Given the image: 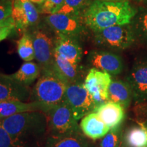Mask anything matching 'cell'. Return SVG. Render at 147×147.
I'll return each instance as SVG.
<instances>
[{
    "instance_id": "e0dca14e",
    "label": "cell",
    "mask_w": 147,
    "mask_h": 147,
    "mask_svg": "<svg viewBox=\"0 0 147 147\" xmlns=\"http://www.w3.org/2000/svg\"><path fill=\"white\" fill-rule=\"evenodd\" d=\"M53 70L60 79L68 84L78 82V65H74L55 52Z\"/></svg>"
},
{
    "instance_id": "603a6c76",
    "label": "cell",
    "mask_w": 147,
    "mask_h": 147,
    "mask_svg": "<svg viewBox=\"0 0 147 147\" xmlns=\"http://www.w3.org/2000/svg\"><path fill=\"white\" fill-rule=\"evenodd\" d=\"M17 52L18 56L25 62L32 61L35 57V51L30 33L25 31L17 42Z\"/></svg>"
},
{
    "instance_id": "cb8c5ba5",
    "label": "cell",
    "mask_w": 147,
    "mask_h": 147,
    "mask_svg": "<svg viewBox=\"0 0 147 147\" xmlns=\"http://www.w3.org/2000/svg\"><path fill=\"white\" fill-rule=\"evenodd\" d=\"M131 25L136 38L147 45V10L138 11Z\"/></svg>"
},
{
    "instance_id": "9a60e30c",
    "label": "cell",
    "mask_w": 147,
    "mask_h": 147,
    "mask_svg": "<svg viewBox=\"0 0 147 147\" xmlns=\"http://www.w3.org/2000/svg\"><path fill=\"white\" fill-rule=\"evenodd\" d=\"M93 112L97 114L110 129L119 127L125 118L124 108L109 100L97 106Z\"/></svg>"
},
{
    "instance_id": "83f0119b",
    "label": "cell",
    "mask_w": 147,
    "mask_h": 147,
    "mask_svg": "<svg viewBox=\"0 0 147 147\" xmlns=\"http://www.w3.org/2000/svg\"><path fill=\"white\" fill-rule=\"evenodd\" d=\"M65 0H45L39 5L40 13L44 14H52L58 12L63 5Z\"/></svg>"
},
{
    "instance_id": "d590c367",
    "label": "cell",
    "mask_w": 147,
    "mask_h": 147,
    "mask_svg": "<svg viewBox=\"0 0 147 147\" xmlns=\"http://www.w3.org/2000/svg\"><path fill=\"white\" fill-rule=\"evenodd\" d=\"M139 1H142V0H139Z\"/></svg>"
},
{
    "instance_id": "ac0fdd59",
    "label": "cell",
    "mask_w": 147,
    "mask_h": 147,
    "mask_svg": "<svg viewBox=\"0 0 147 147\" xmlns=\"http://www.w3.org/2000/svg\"><path fill=\"white\" fill-rule=\"evenodd\" d=\"M134 93L128 82L121 80H112L108 89V100L127 108L134 98Z\"/></svg>"
},
{
    "instance_id": "e575fe53",
    "label": "cell",
    "mask_w": 147,
    "mask_h": 147,
    "mask_svg": "<svg viewBox=\"0 0 147 147\" xmlns=\"http://www.w3.org/2000/svg\"><path fill=\"white\" fill-rule=\"evenodd\" d=\"M146 125V128H147V125Z\"/></svg>"
},
{
    "instance_id": "8992f818",
    "label": "cell",
    "mask_w": 147,
    "mask_h": 147,
    "mask_svg": "<svg viewBox=\"0 0 147 147\" xmlns=\"http://www.w3.org/2000/svg\"><path fill=\"white\" fill-rule=\"evenodd\" d=\"M93 32L97 45L116 51L125 50L131 47L136 40L131 24L116 25Z\"/></svg>"
},
{
    "instance_id": "4316f807",
    "label": "cell",
    "mask_w": 147,
    "mask_h": 147,
    "mask_svg": "<svg viewBox=\"0 0 147 147\" xmlns=\"http://www.w3.org/2000/svg\"><path fill=\"white\" fill-rule=\"evenodd\" d=\"M121 138L120 127L111 129L101 141L100 147H119Z\"/></svg>"
},
{
    "instance_id": "5bb4252c",
    "label": "cell",
    "mask_w": 147,
    "mask_h": 147,
    "mask_svg": "<svg viewBox=\"0 0 147 147\" xmlns=\"http://www.w3.org/2000/svg\"><path fill=\"white\" fill-rule=\"evenodd\" d=\"M134 98L139 102L147 100V61H142L134 65L129 76Z\"/></svg>"
},
{
    "instance_id": "2e32d148",
    "label": "cell",
    "mask_w": 147,
    "mask_h": 147,
    "mask_svg": "<svg viewBox=\"0 0 147 147\" xmlns=\"http://www.w3.org/2000/svg\"><path fill=\"white\" fill-rule=\"evenodd\" d=\"M80 127L86 137L93 140L102 138L110 130L95 112L84 116L80 121Z\"/></svg>"
},
{
    "instance_id": "7a4b0ae2",
    "label": "cell",
    "mask_w": 147,
    "mask_h": 147,
    "mask_svg": "<svg viewBox=\"0 0 147 147\" xmlns=\"http://www.w3.org/2000/svg\"><path fill=\"white\" fill-rule=\"evenodd\" d=\"M13 138L27 144L44 146L47 137V116L42 111H29L0 119Z\"/></svg>"
},
{
    "instance_id": "8fae6325",
    "label": "cell",
    "mask_w": 147,
    "mask_h": 147,
    "mask_svg": "<svg viewBox=\"0 0 147 147\" xmlns=\"http://www.w3.org/2000/svg\"><path fill=\"white\" fill-rule=\"evenodd\" d=\"M89 61L93 67L105 71L110 75H117L122 72L123 62L118 55L106 51H94L90 53Z\"/></svg>"
},
{
    "instance_id": "ba28073f",
    "label": "cell",
    "mask_w": 147,
    "mask_h": 147,
    "mask_svg": "<svg viewBox=\"0 0 147 147\" xmlns=\"http://www.w3.org/2000/svg\"><path fill=\"white\" fill-rule=\"evenodd\" d=\"M65 101L70 106L76 121L94 111L97 106L96 103L85 89L83 83L80 82L67 86Z\"/></svg>"
},
{
    "instance_id": "f546056e",
    "label": "cell",
    "mask_w": 147,
    "mask_h": 147,
    "mask_svg": "<svg viewBox=\"0 0 147 147\" xmlns=\"http://www.w3.org/2000/svg\"><path fill=\"white\" fill-rule=\"evenodd\" d=\"M15 29V25H5L0 26V42L6 39Z\"/></svg>"
},
{
    "instance_id": "1f68e13d",
    "label": "cell",
    "mask_w": 147,
    "mask_h": 147,
    "mask_svg": "<svg viewBox=\"0 0 147 147\" xmlns=\"http://www.w3.org/2000/svg\"><path fill=\"white\" fill-rule=\"evenodd\" d=\"M31 1H32V3H37V4L38 5H41L42 3L45 1V0H30Z\"/></svg>"
},
{
    "instance_id": "6da1fadb",
    "label": "cell",
    "mask_w": 147,
    "mask_h": 147,
    "mask_svg": "<svg viewBox=\"0 0 147 147\" xmlns=\"http://www.w3.org/2000/svg\"><path fill=\"white\" fill-rule=\"evenodd\" d=\"M135 7L124 1L95 0L84 10V23L93 32L116 25L131 24L138 13Z\"/></svg>"
},
{
    "instance_id": "8d00e7d4",
    "label": "cell",
    "mask_w": 147,
    "mask_h": 147,
    "mask_svg": "<svg viewBox=\"0 0 147 147\" xmlns=\"http://www.w3.org/2000/svg\"><path fill=\"white\" fill-rule=\"evenodd\" d=\"M92 147H95V146H92Z\"/></svg>"
},
{
    "instance_id": "d6a6232c",
    "label": "cell",
    "mask_w": 147,
    "mask_h": 147,
    "mask_svg": "<svg viewBox=\"0 0 147 147\" xmlns=\"http://www.w3.org/2000/svg\"><path fill=\"white\" fill-rule=\"evenodd\" d=\"M119 147H128V146L126 145L125 143V142L123 141V138H122V139H121V142H120V144H119Z\"/></svg>"
},
{
    "instance_id": "7402d4cb",
    "label": "cell",
    "mask_w": 147,
    "mask_h": 147,
    "mask_svg": "<svg viewBox=\"0 0 147 147\" xmlns=\"http://www.w3.org/2000/svg\"><path fill=\"white\" fill-rule=\"evenodd\" d=\"M123 140L128 147H147V128L144 124L140 123L125 132Z\"/></svg>"
},
{
    "instance_id": "4dcf8cb0",
    "label": "cell",
    "mask_w": 147,
    "mask_h": 147,
    "mask_svg": "<svg viewBox=\"0 0 147 147\" xmlns=\"http://www.w3.org/2000/svg\"><path fill=\"white\" fill-rule=\"evenodd\" d=\"M14 25V19L12 17V16H10V17L8 18H6V19L0 21V26H5V25Z\"/></svg>"
},
{
    "instance_id": "52a82bcc",
    "label": "cell",
    "mask_w": 147,
    "mask_h": 147,
    "mask_svg": "<svg viewBox=\"0 0 147 147\" xmlns=\"http://www.w3.org/2000/svg\"><path fill=\"white\" fill-rule=\"evenodd\" d=\"M45 23L55 32L79 40L86 31L83 15L55 13L45 17Z\"/></svg>"
},
{
    "instance_id": "f1b7e54d",
    "label": "cell",
    "mask_w": 147,
    "mask_h": 147,
    "mask_svg": "<svg viewBox=\"0 0 147 147\" xmlns=\"http://www.w3.org/2000/svg\"><path fill=\"white\" fill-rule=\"evenodd\" d=\"M12 0H0V21L12 16Z\"/></svg>"
},
{
    "instance_id": "30bf717a",
    "label": "cell",
    "mask_w": 147,
    "mask_h": 147,
    "mask_svg": "<svg viewBox=\"0 0 147 147\" xmlns=\"http://www.w3.org/2000/svg\"><path fill=\"white\" fill-rule=\"evenodd\" d=\"M111 82L110 74L92 67L84 79L83 84L98 106L108 101V89Z\"/></svg>"
},
{
    "instance_id": "3957f363",
    "label": "cell",
    "mask_w": 147,
    "mask_h": 147,
    "mask_svg": "<svg viewBox=\"0 0 147 147\" xmlns=\"http://www.w3.org/2000/svg\"><path fill=\"white\" fill-rule=\"evenodd\" d=\"M67 86L53 69L42 71L29 100L38 104L40 111L47 114L64 102Z\"/></svg>"
},
{
    "instance_id": "5b68a950",
    "label": "cell",
    "mask_w": 147,
    "mask_h": 147,
    "mask_svg": "<svg viewBox=\"0 0 147 147\" xmlns=\"http://www.w3.org/2000/svg\"><path fill=\"white\" fill-rule=\"evenodd\" d=\"M48 119L47 137H60L82 131L70 106L63 102L46 114Z\"/></svg>"
},
{
    "instance_id": "d4e9b609",
    "label": "cell",
    "mask_w": 147,
    "mask_h": 147,
    "mask_svg": "<svg viewBox=\"0 0 147 147\" xmlns=\"http://www.w3.org/2000/svg\"><path fill=\"white\" fill-rule=\"evenodd\" d=\"M91 3V0H65L57 13L83 15L84 10Z\"/></svg>"
},
{
    "instance_id": "836d02e7",
    "label": "cell",
    "mask_w": 147,
    "mask_h": 147,
    "mask_svg": "<svg viewBox=\"0 0 147 147\" xmlns=\"http://www.w3.org/2000/svg\"><path fill=\"white\" fill-rule=\"evenodd\" d=\"M100 1H127V0H100Z\"/></svg>"
},
{
    "instance_id": "d6986e66",
    "label": "cell",
    "mask_w": 147,
    "mask_h": 147,
    "mask_svg": "<svg viewBox=\"0 0 147 147\" xmlns=\"http://www.w3.org/2000/svg\"><path fill=\"white\" fill-rule=\"evenodd\" d=\"M82 131L60 137H47L44 147H92Z\"/></svg>"
},
{
    "instance_id": "9c48e42d",
    "label": "cell",
    "mask_w": 147,
    "mask_h": 147,
    "mask_svg": "<svg viewBox=\"0 0 147 147\" xmlns=\"http://www.w3.org/2000/svg\"><path fill=\"white\" fill-rule=\"evenodd\" d=\"M12 17L18 32H25L38 25L40 12L30 0H12Z\"/></svg>"
},
{
    "instance_id": "484cf974",
    "label": "cell",
    "mask_w": 147,
    "mask_h": 147,
    "mask_svg": "<svg viewBox=\"0 0 147 147\" xmlns=\"http://www.w3.org/2000/svg\"><path fill=\"white\" fill-rule=\"evenodd\" d=\"M0 147H44L27 144L13 138L0 123Z\"/></svg>"
},
{
    "instance_id": "44dd1931",
    "label": "cell",
    "mask_w": 147,
    "mask_h": 147,
    "mask_svg": "<svg viewBox=\"0 0 147 147\" xmlns=\"http://www.w3.org/2000/svg\"><path fill=\"white\" fill-rule=\"evenodd\" d=\"M41 72L40 65L32 61L25 62L19 69L11 76L14 80L25 86H29L33 83L38 77Z\"/></svg>"
},
{
    "instance_id": "7c38bea8",
    "label": "cell",
    "mask_w": 147,
    "mask_h": 147,
    "mask_svg": "<svg viewBox=\"0 0 147 147\" xmlns=\"http://www.w3.org/2000/svg\"><path fill=\"white\" fill-rule=\"evenodd\" d=\"M31 91L11 76L0 73V102L5 100H19L27 102L29 100Z\"/></svg>"
},
{
    "instance_id": "4fadbf2b",
    "label": "cell",
    "mask_w": 147,
    "mask_h": 147,
    "mask_svg": "<svg viewBox=\"0 0 147 147\" xmlns=\"http://www.w3.org/2000/svg\"><path fill=\"white\" fill-rule=\"evenodd\" d=\"M55 52L74 65H78L82 59V49L78 40L61 34H56Z\"/></svg>"
},
{
    "instance_id": "ffe728a7",
    "label": "cell",
    "mask_w": 147,
    "mask_h": 147,
    "mask_svg": "<svg viewBox=\"0 0 147 147\" xmlns=\"http://www.w3.org/2000/svg\"><path fill=\"white\" fill-rule=\"evenodd\" d=\"M29 111H40V110L38 104L33 102H25L19 100L0 102V119Z\"/></svg>"
},
{
    "instance_id": "277c9868",
    "label": "cell",
    "mask_w": 147,
    "mask_h": 147,
    "mask_svg": "<svg viewBox=\"0 0 147 147\" xmlns=\"http://www.w3.org/2000/svg\"><path fill=\"white\" fill-rule=\"evenodd\" d=\"M35 51V57L41 71L53 69L56 34L45 25H37L30 32Z\"/></svg>"
}]
</instances>
